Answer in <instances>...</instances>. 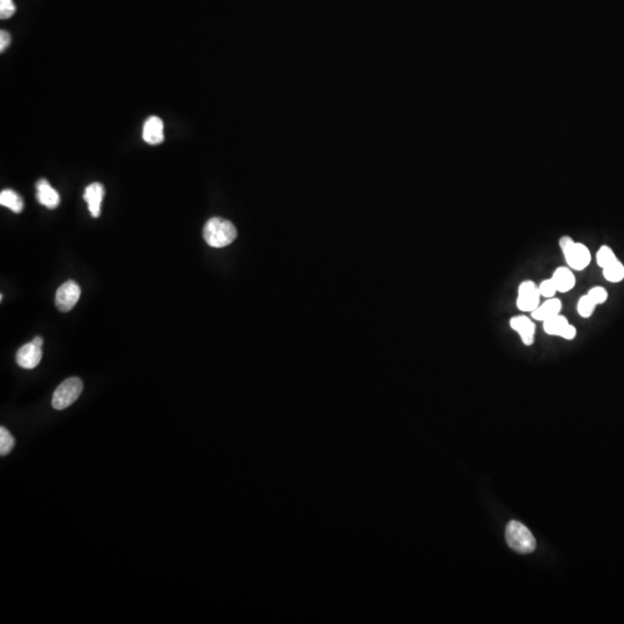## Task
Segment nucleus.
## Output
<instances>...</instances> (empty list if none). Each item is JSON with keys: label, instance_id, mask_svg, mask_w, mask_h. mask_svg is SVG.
I'll use <instances>...</instances> for the list:
<instances>
[{"label": "nucleus", "instance_id": "ddd939ff", "mask_svg": "<svg viewBox=\"0 0 624 624\" xmlns=\"http://www.w3.org/2000/svg\"><path fill=\"white\" fill-rule=\"evenodd\" d=\"M561 311H562L561 300L551 297V299H547V301L542 305H539L538 308L531 312V314H532L533 319L544 323L546 320L553 318L554 316L561 314Z\"/></svg>", "mask_w": 624, "mask_h": 624}, {"label": "nucleus", "instance_id": "5701e85b", "mask_svg": "<svg viewBox=\"0 0 624 624\" xmlns=\"http://www.w3.org/2000/svg\"><path fill=\"white\" fill-rule=\"evenodd\" d=\"M9 43H11V36H9V33L5 31H0V51L3 53Z\"/></svg>", "mask_w": 624, "mask_h": 624}, {"label": "nucleus", "instance_id": "aec40b11", "mask_svg": "<svg viewBox=\"0 0 624 624\" xmlns=\"http://www.w3.org/2000/svg\"><path fill=\"white\" fill-rule=\"evenodd\" d=\"M538 286L539 290H540V294H541L542 297H544V299H551V297H555L556 292H559L556 285L554 282L553 277L541 281Z\"/></svg>", "mask_w": 624, "mask_h": 624}, {"label": "nucleus", "instance_id": "2eb2a0df", "mask_svg": "<svg viewBox=\"0 0 624 624\" xmlns=\"http://www.w3.org/2000/svg\"><path fill=\"white\" fill-rule=\"evenodd\" d=\"M0 203L14 213H21L23 206H25L23 199L16 194V191L13 190L1 191Z\"/></svg>", "mask_w": 624, "mask_h": 624}, {"label": "nucleus", "instance_id": "4468645a", "mask_svg": "<svg viewBox=\"0 0 624 624\" xmlns=\"http://www.w3.org/2000/svg\"><path fill=\"white\" fill-rule=\"evenodd\" d=\"M553 280L556 285L559 292L566 294L570 290H573L576 286L575 274L572 273V270L566 266H560L555 270L553 273Z\"/></svg>", "mask_w": 624, "mask_h": 624}, {"label": "nucleus", "instance_id": "0eeeda50", "mask_svg": "<svg viewBox=\"0 0 624 624\" xmlns=\"http://www.w3.org/2000/svg\"><path fill=\"white\" fill-rule=\"evenodd\" d=\"M544 331L548 335L560 337L566 340H573L577 335V329L575 326L569 323L566 316L559 314L554 316L551 319L544 322Z\"/></svg>", "mask_w": 624, "mask_h": 624}, {"label": "nucleus", "instance_id": "9d476101", "mask_svg": "<svg viewBox=\"0 0 624 624\" xmlns=\"http://www.w3.org/2000/svg\"><path fill=\"white\" fill-rule=\"evenodd\" d=\"M103 197H105V188L100 183H92L85 190L83 199L88 205V209H90L92 218H99L101 216V205Z\"/></svg>", "mask_w": 624, "mask_h": 624}, {"label": "nucleus", "instance_id": "f257e3e1", "mask_svg": "<svg viewBox=\"0 0 624 624\" xmlns=\"http://www.w3.org/2000/svg\"><path fill=\"white\" fill-rule=\"evenodd\" d=\"M203 240L212 248H225L233 243L237 237L236 227L231 221L213 218L206 222L203 231Z\"/></svg>", "mask_w": 624, "mask_h": 624}, {"label": "nucleus", "instance_id": "423d86ee", "mask_svg": "<svg viewBox=\"0 0 624 624\" xmlns=\"http://www.w3.org/2000/svg\"><path fill=\"white\" fill-rule=\"evenodd\" d=\"M80 286L75 281L70 280L63 283L55 292V305L62 312H68L74 308L80 299Z\"/></svg>", "mask_w": 624, "mask_h": 624}, {"label": "nucleus", "instance_id": "9b49d317", "mask_svg": "<svg viewBox=\"0 0 624 624\" xmlns=\"http://www.w3.org/2000/svg\"><path fill=\"white\" fill-rule=\"evenodd\" d=\"M164 127L163 122L157 116H152L146 120L144 129H142V138L149 145H157L164 140Z\"/></svg>", "mask_w": 624, "mask_h": 624}, {"label": "nucleus", "instance_id": "f3484780", "mask_svg": "<svg viewBox=\"0 0 624 624\" xmlns=\"http://www.w3.org/2000/svg\"><path fill=\"white\" fill-rule=\"evenodd\" d=\"M16 446V440L6 428H0V455H9Z\"/></svg>", "mask_w": 624, "mask_h": 624}, {"label": "nucleus", "instance_id": "6e6552de", "mask_svg": "<svg viewBox=\"0 0 624 624\" xmlns=\"http://www.w3.org/2000/svg\"><path fill=\"white\" fill-rule=\"evenodd\" d=\"M43 356L42 347L37 346L34 342H31L23 344L18 353H16V361L18 366H21L23 369H34L38 364Z\"/></svg>", "mask_w": 624, "mask_h": 624}, {"label": "nucleus", "instance_id": "6ab92c4d", "mask_svg": "<svg viewBox=\"0 0 624 624\" xmlns=\"http://www.w3.org/2000/svg\"><path fill=\"white\" fill-rule=\"evenodd\" d=\"M615 260H618V257H616L615 253L609 246L603 245L598 250L597 263L600 268H607L608 265L612 264Z\"/></svg>", "mask_w": 624, "mask_h": 624}, {"label": "nucleus", "instance_id": "a211bd4d", "mask_svg": "<svg viewBox=\"0 0 624 624\" xmlns=\"http://www.w3.org/2000/svg\"><path fill=\"white\" fill-rule=\"evenodd\" d=\"M596 307H597V305L586 294V295L581 296V299H579L578 303H577V312L583 318H590L593 314Z\"/></svg>", "mask_w": 624, "mask_h": 624}, {"label": "nucleus", "instance_id": "393cba45", "mask_svg": "<svg viewBox=\"0 0 624 624\" xmlns=\"http://www.w3.org/2000/svg\"><path fill=\"white\" fill-rule=\"evenodd\" d=\"M33 342H34V344H36L37 346H40V347H42V346H43V338H41V337H36V338L33 340Z\"/></svg>", "mask_w": 624, "mask_h": 624}, {"label": "nucleus", "instance_id": "20e7f679", "mask_svg": "<svg viewBox=\"0 0 624 624\" xmlns=\"http://www.w3.org/2000/svg\"><path fill=\"white\" fill-rule=\"evenodd\" d=\"M562 253L566 258L568 268H571L573 271H584L592 260L588 246L583 243H577L575 240H572L571 243L568 244L562 250Z\"/></svg>", "mask_w": 624, "mask_h": 624}, {"label": "nucleus", "instance_id": "412c9836", "mask_svg": "<svg viewBox=\"0 0 624 624\" xmlns=\"http://www.w3.org/2000/svg\"><path fill=\"white\" fill-rule=\"evenodd\" d=\"M588 295L597 305H603L608 299V292L603 287L600 286L593 287L592 290H588Z\"/></svg>", "mask_w": 624, "mask_h": 624}, {"label": "nucleus", "instance_id": "f8f14e48", "mask_svg": "<svg viewBox=\"0 0 624 624\" xmlns=\"http://www.w3.org/2000/svg\"><path fill=\"white\" fill-rule=\"evenodd\" d=\"M36 190V198L41 205L50 209L58 207L59 203H60L58 192L46 179L37 181Z\"/></svg>", "mask_w": 624, "mask_h": 624}, {"label": "nucleus", "instance_id": "39448f33", "mask_svg": "<svg viewBox=\"0 0 624 624\" xmlns=\"http://www.w3.org/2000/svg\"><path fill=\"white\" fill-rule=\"evenodd\" d=\"M541 294L539 290L538 285H535L532 280H525L520 283L518 287V297H517V308L522 312H532L540 305Z\"/></svg>", "mask_w": 624, "mask_h": 624}, {"label": "nucleus", "instance_id": "7ed1b4c3", "mask_svg": "<svg viewBox=\"0 0 624 624\" xmlns=\"http://www.w3.org/2000/svg\"><path fill=\"white\" fill-rule=\"evenodd\" d=\"M83 383L78 377L65 379L58 388H55L53 397V407L58 411L68 408L77 401L83 393Z\"/></svg>", "mask_w": 624, "mask_h": 624}, {"label": "nucleus", "instance_id": "dca6fc26", "mask_svg": "<svg viewBox=\"0 0 624 624\" xmlns=\"http://www.w3.org/2000/svg\"><path fill=\"white\" fill-rule=\"evenodd\" d=\"M603 277L609 282H621L624 279V266L620 260H615L607 268H603Z\"/></svg>", "mask_w": 624, "mask_h": 624}, {"label": "nucleus", "instance_id": "f03ea898", "mask_svg": "<svg viewBox=\"0 0 624 624\" xmlns=\"http://www.w3.org/2000/svg\"><path fill=\"white\" fill-rule=\"evenodd\" d=\"M505 539L510 548L519 554L533 553L536 548L534 536L525 525L512 520L507 526Z\"/></svg>", "mask_w": 624, "mask_h": 624}, {"label": "nucleus", "instance_id": "4be33fe9", "mask_svg": "<svg viewBox=\"0 0 624 624\" xmlns=\"http://www.w3.org/2000/svg\"><path fill=\"white\" fill-rule=\"evenodd\" d=\"M16 13V5L13 3V0H0V18L5 20L14 16Z\"/></svg>", "mask_w": 624, "mask_h": 624}, {"label": "nucleus", "instance_id": "b1692460", "mask_svg": "<svg viewBox=\"0 0 624 624\" xmlns=\"http://www.w3.org/2000/svg\"><path fill=\"white\" fill-rule=\"evenodd\" d=\"M572 240H572L571 237H570V236L561 237V238H560L561 250L564 249V248H566V246L568 245V244L571 243Z\"/></svg>", "mask_w": 624, "mask_h": 624}, {"label": "nucleus", "instance_id": "1a4fd4ad", "mask_svg": "<svg viewBox=\"0 0 624 624\" xmlns=\"http://www.w3.org/2000/svg\"><path fill=\"white\" fill-rule=\"evenodd\" d=\"M510 327L519 334L522 342L525 346H532L534 344L536 326L531 318L525 314L512 317L510 319Z\"/></svg>", "mask_w": 624, "mask_h": 624}]
</instances>
